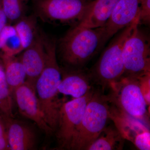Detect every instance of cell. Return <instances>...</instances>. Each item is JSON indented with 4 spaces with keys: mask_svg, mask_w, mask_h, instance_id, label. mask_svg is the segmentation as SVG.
Here are the masks:
<instances>
[{
    "mask_svg": "<svg viewBox=\"0 0 150 150\" xmlns=\"http://www.w3.org/2000/svg\"><path fill=\"white\" fill-rule=\"evenodd\" d=\"M8 22L7 18L3 11L1 6L0 7V34L3 31Z\"/></svg>",
    "mask_w": 150,
    "mask_h": 150,
    "instance_id": "d4e9b609",
    "label": "cell"
},
{
    "mask_svg": "<svg viewBox=\"0 0 150 150\" xmlns=\"http://www.w3.org/2000/svg\"><path fill=\"white\" fill-rule=\"evenodd\" d=\"M110 104L100 89H95L82 119L72 139L69 150H86L107 126Z\"/></svg>",
    "mask_w": 150,
    "mask_h": 150,
    "instance_id": "277c9868",
    "label": "cell"
},
{
    "mask_svg": "<svg viewBox=\"0 0 150 150\" xmlns=\"http://www.w3.org/2000/svg\"><path fill=\"white\" fill-rule=\"evenodd\" d=\"M93 1L33 0V1L35 16L43 21L78 24L91 7Z\"/></svg>",
    "mask_w": 150,
    "mask_h": 150,
    "instance_id": "8992f818",
    "label": "cell"
},
{
    "mask_svg": "<svg viewBox=\"0 0 150 150\" xmlns=\"http://www.w3.org/2000/svg\"><path fill=\"white\" fill-rule=\"evenodd\" d=\"M6 81L12 96L16 90L26 80L25 71L19 58L15 56H1Z\"/></svg>",
    "mask_w": 150,
    "mask_h": 150,
    "instance_id": "2e32d148",
    "label": "cell"
},
{
    "mask_svg": "<svg viewBox=\"0 0 150 150\" xmlns=\"http://www.w3.org/2000/svg\"><path fill=\"white\" fill-rule=\"evenodd\" d=\"M1 0H0V7L1 6Z\"/></svg>",
    "mask_w": 150,
    "mask_h": 150,
    "instance_id": "484cf974",
    "label": "cell"
},
{
    "mask_svg": "<svg viewBox=\"0 0 150 150\" xmlns=\"http://www.w3.org/2000/svg\"><path fill=\"white\" fill-rule=\"evenodd\" d=\"M125 139L113 125L106 126L99 136L86 150H120L124 146Z\"/></svg>",
    "mask_w": 150,
    "mask_h": 150,
    "instance_id": "e0dca14e",
    "label": "cell"
},
{
    "mask_svg": "<svg viewBox=\"0 0 150 150\" xmlns=\"http://www.w3.org/2000/svg\"><path fill=\"white\" fill-rule=\"evenodd\" d=\"M27 1H28V0H27Z\"/></svg>",
    "mask_w": 150,
    "mask_h": 150,
    "instance_id": "83f0119b",
    "label": "cell"
},
{
    "mask_svg": "<svg viewBox=\"0 0 150 150\" xmlns=\"http://www.w3.org/2000/svg\"><path fill=\"white\" fill-rule=\"evenodd\" d=\"M118 1L94 0L91 7L78 24L87 28L102 27L110 18Z\"/></svg>",
    "mask_w": 150,
    "mask_h": 150,
    "instance_id": "9a60e30c",
    "label": "cell"
},
{
    "mask_svg": "<svg viewBox=\"0 0 150 150\" xmlns=\"http://www.w3.org/2000/svg\"><path fill=\"white\" fill-rule=\"evenodd\" d=\"M12 96L6 81L2 61L0 63V112L1 116L14 118Z\"/></svg>",
    "mask_w": 150,
    "mask_h": 150,
    "instance_id": "ffe728a7",
    "label": "cell"
},
{
    "mask_svg": "<svg viewBox=\"0 0 150 150\" xmlns=\"http://www.w3.org/2000/svg\"><path fill=\"white\" fill-rule=\"evenodd\" d=\"M105 43L103 26L87 28L77 24L59 40L57 51L64 68L82 69Z\"/></svg>",
    "mask_w": 150,
    "mask_h": 150,
    "instance_id": "7a4b0ae2",
    "label": "cell"
},
{
    "mask_svg": "<svg viewBox=\"0 0 150 150\" xmlns=\"http://www.w3.org/2000/svg\"><path fill=\"white\" fill-rule=\"evenodd\" d=\"M11 150L8 139L7 133L4 122L0 119V150Z\"/></svg>",
    "mask_w": 150,
    "mask_h": 150,
    "instance_id": "cb8c5ba5",
    "label": "cell"
},
{
    "mask_svg": "<svg viewBox=\"0 0 150 150\" xmlns=\"http://www.w3.org/2000/svg\"><path fill=\"white\" fill-rule=\"evenodd\" d=\"M109 118L125 140L133 143L139 150H150V132L147 125L111 104Z\"/></svg>",
    "mask_w": 150,
    "mask_h": 150,
    "instance_id": "9c48e42d",
    "label": "cell"
},
{
    "mask_svg": "<svg viewBox=\"0 0 150 150\" xmlns=\"http://www.w3.org/2000/svg\"><path fill=\"white\" fill-rule=\"evenodd\" d=\"M139 16L128 26L115 34L109 45L100 56L96 63L88 70L92 84L99 86L104 93L111 85L121 79L124 72L123 50L125 42L135 27L139 25Z\"/></svg>",
    "mask_w": 150,
    "mask_h": 150,
    "instance_id": "3957f363",
    "label": "cell"
},
{
    "mask_svg": "<svg viewBox=\"0 0 150 150\" xmlns=\"http://www.w3.org/2000/svg\"><path fill=\"white\" fill-rule=\"evenodd\" d=\"M139 85L147 105L150 104V73L138 78Z\"/></svg>",
    "mask_w": 150,
    "mask_h": 150,
    "instance_id": "7402d4cb",
    "label": "cell"
},
{
    "mask_svg": "<svg viewBox=\"0 0 150 150\" xmlns=\"http://www.w3.org/2000/svg\"><path fill=\"white\" fill-rule=\"evenodd\" d=\"M2 117L5 124L11 150L35 149L37 137L35 131L30 126L15 120L14 118Z\"/></svg>",
    "mask_w": 150,
    "mask_h": 150,
    "instance_id": "4fadbf2b",
    "label": "cell"
},
{
    "mask_svg": "<svg viewBox=\"0 0 150 150\" xmlns=\"http://www.w3.org/2000/svg\"><path fill=\"white\" fill-rule=\"evenodd\" d=\"M23 51L14 26L7 25L0 34V56H16Z\"/></svg>",
    "mask_w": 150,
    "mask_h": 150,
    "instance_id": "d6986e66",
    "label": "cell"
},
{
    "mask_svg": "<svg viewBox=\"0 0 150 150\" xmlns=\"http://www.w3.org/2000/svg\"><path fill=\"white\" fill-rule=\"evenodd\" d=\"M1 118H2L1 115H0V119H1Z\"/></svg>",
    "mask_w": 150,
    "mask_h": 150,
    "instance_id": "4316f807",
    "label": "cell"
},
{
    "mask_svg": "<svg viewBox=\"0 0 150 150\" xmlns=\"http://www.w3.org/2000/svg\"><path fill=\"white\" fill-rule=\"evenodd\" d=\"M139 21V24L149 25L150 0H141Z\"/></svg>",
    "mask_w": 150,
    "mask_h": 150,
    "instance_id": "603a6c76",
    "label": "cell"
},
{
    "mask_svg": "<svg viewBox=\"0 0 150 150\" xmlns=\"http://www.w3.org/2000/svg\"><path fill=\"white\" fill-rule=\"evenodd\" d=\"M138 78L123 76L110 86L106 98L110 104L148 126L150 112L140 89Z\"/></svg>",
    "mask_w": 150,
    "mask_h": 150,
    "instance_id": "5b68a950",
    "label": "cell"
},
{
    "mask_svg": "<svg viewBox=\"0 0 150 150\" xmlns=\"http://www.w3.org/2000/svg\"><path fill=\"white\" fill-rule=\"evenodd\" d=\"M27 0H1L3 11L10 23H16L25 16Z\"/></svg>",
    "mask_w": 150,
    "mask_h": 150,
    "instance_id": "44dd1931",
    "label": "cell"
},
{
    "mask_svg": "<svg viewBox=\"0 0 150 150\" xmlns=\"http://www.w3.org/2000/svg\"><path fill=\"white\" fill-rule=\"evenodd\" d=\"M46 58L45 35L40 31L33 43L23 51L19 58L26 74L25 81L34 87L45 67Z\"/></svg>",
    "mask_w": 150,
    "mask_h": 150,
    "instance_id": "8fae6325",
    "label": "cell"
},
{
    "mask_svg": "<svg viewBox=\"0 0 150 150\" xmlns=\"http://www.w3.org/2000/svg\"><path fill=\"white\" fill-rule=\"evenodd\" d=\"M87 71L85 68L72 69L61 68L62 78L59 86V93L75 98L85 95L93 88Z\"/></svg>",
    "mask_w": 150,
    "mask_h": 150,
    "instance_id": "5bb4252c",
    "label": "cell"
},
{
    "mask_svg": "<svg viewBox=\"0 0 150 150\" xmlns=\"http://www.w3.org/2000/svg\"><path fill=\"white\" fill-rule=\"evenodd\" d=\"M37 17L35 15L25 16L13 25L23 51L33 43L40 32L38 28Z\"/></svg>",
    "mask_w": 150,
    "mask_h": 150,
    "instance_id": "ac0fdd59",
    "label": "cell"
},
{
    "mask_svg": "<svg viewBox=\"0 0 150 150\" xmlns=\"http://www.w3.org/2000/svg\"><path fill=\"white\" fill-rule=\"evenodd\" d=\"M123 59V76L137 78L150 73L149 38L139 28V25L135 27L125 42Z\"/></svg>",
    "mask_w": 150,
    "mask_h": 150,
    "instance_id": "52a82bcc",
    "label": "cell"
},
{
    "mask_svg": "<svg viewBox=\"0 0 150 150\" xmlns=\"http://www.w3.org/2000/svg\"><path fill=\"white\" fill-rule=\"evenodd\" d=\"M141 0H119L112 14L103 27L105 42L131 24L140 15Z\"/></svg>",
    "mask_w": 150,
    "mask_h": 150,
    "instance_id": "7c38bea8",
    "label": "cell"
},
{
    "mask_svg": "<svg viewBox=\"0 0 150 150\" xmlns=\"http://www.w3.org/2000/svg\"><path fill=\"white\" fill-rule=\"evenodd\" d=\"M45 44L46 64L36 81L35 88L44 119L54 133L58 126L60 108L65 101L59 96L62 76L57 60L56 41L45 36Z\"/></svg>",
    "mask_w": 150,
    "mask_h": 150,
    "instance_id": "6da1fadb",
    "label": "cell"
},
{
    "mask_svg": "<svg viewBox=\"0 0 150 150\" xmlns=\"http://www.w3.org/2000/svg\"><path fill=\"white\" fill-rule=\"evenodd\" d=\"M94 89L93 88L81 97L65 101L62 104L59 111L58 126L54 133L58 149L69 150L73 136L81 121Z\"/></svg>",
    "mask_w": 150,
    "mask_h": 150,
    "instance_id": "ba28073f",
    "label": "cell"
},
{
    "mask_svg": "<svg viewBox=\"0 0 150 150\" xmlns=\"http://www.w3.org/2000/svg\"><path fill=\"white\" fill-rule=\"evenodd\" d=\"M14 96L21 115L33 121L47 137L54 134L44 119L34 87L25 81L16 90Z\"/></svg>",
    "mask_w": 150,
    "mask_h": 150,
    "instance_id": "30bf717a",
    "label": "cell"
}]
</instances>
